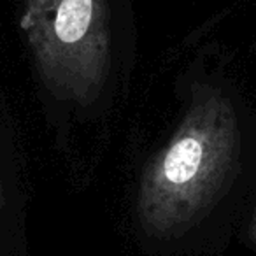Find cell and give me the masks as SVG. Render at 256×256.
<instances>
[{
  "instance_id": "cell-1",
  "label": "cell",
  "mask_w": 256,
  "mask_h": 256,
  "mask_svg": "<svg viewBox=\"0 0 256 256\" xmlns=\"http://www.w3.org/2000/svg\"><path fill=\"white\" fill-rule=\"evenodd\" d=\"M179 112L142 164L134 224L151 248L206 244L248 206L256 116L223 67L198 64L178 84Z\"/></svg>"
},
{
  "instance_id": "cell-2",
  "label": "cell",
  "mask_w": 256,
  "mask_h": 256,
  "mask_svg": "<svg viewBox=\"0 0 256 256\" xmlns=\"http://www.w3.org/2000/svg\"><path fill=\"white\" fill-rule=\"evenodd\" d=\"M20 32L42 96L60 114H100L128 65L116 0H22Z\"/></svg>"
},
{
  "instance_id": "cell-3",
  "label": "cell",
  "mask_w": 256,
  "mask_h": 256,
  "mask_svg": "<svg viewBox=\"0 0 256 256\" xmlns=\"http://www.w3.org/2000/svg\"><path fill=\"white\" fill-rule=\"evenodd\" d=\"M16 132L11 118L0 114V256H16L25 248V193Z\"/></svg>"
},
{
  "instance_id": "cell-4",
  "label": "cell",
  "mask_w": 256,
  "mask_h": 256,
  "mask_svg": "<svg viewBox=\"0 0 256 256\" xmlns=\"http://www.w3.org/2000/svg\"><path fill=\"white\" fill-rule=\"evenodd\" d=\"M242 242L249 248L256 249V200L252 209L244 212V224H242Z\"/></svg>"
}]
</instances>
